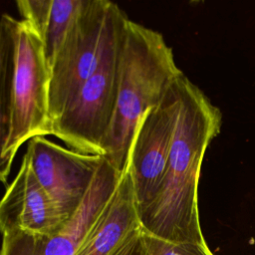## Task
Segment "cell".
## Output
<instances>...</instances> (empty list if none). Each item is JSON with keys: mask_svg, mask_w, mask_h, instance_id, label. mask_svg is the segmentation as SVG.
Segmentation results:
<instances>
[{"mask_svg": "<svg viewBox=\"0 0 255 255\" xmlns=\"http://www.w3.org/2000/svg\"><path fill=\"white\" fill-rule=\"evenodd\" d=\"M51 69L39 33L26 21L0 20V177L10 173L21 145L52 134L49 113Z\"/></svg>", "mask_w": 255, "mask_h": 255, "instance_id": "cell-2", "label": "cell"}, {"mask_svg": "<svg viewBox=\"0 0 255 255\" xmlns=\"http://www.w3.org/2000/svg\"><path fill=\"white\" fill-rule=\"evenodd\" d=\"M117 255H148L142 236V230L136 233Z\"/></svg>", "mask_w": 255, "mask_h": 255, "instance_id": "cell-13", "label": "cell"}, {"mask_svg": "<svg viewBox=\"0 0 255 255\" xmlns=\"http://www.w3.org/2000/svg\"><path fill=\"white\" fill-rule=\"evenodd\" d=\"M177 86L179 108L167 164L155 194L138 210L139 221L144 233L164 241L205 244L198 183L204 154L220 132L222 116L184 74Z\"/></svg>", "mask_w": 255, "mask_h": 255, "instance_id": "cell-1", "label": "cell"}, {"mask_svg": "<svg viewBox=\"0 0 255 255\" xmlns=\"http://www.w3.org/2000/svg\"><path fill=\"white\" fill-rule=\"evenodd\" d=\"M128 18L116 3L111 2L99 66L53 125L52 135L62 140L70 149L104 155L103 144L117 106L122 48Z\"/></svg>", "mask_w": 255, "mask_h": 255, "instance_id": "cell-4", "label": "cell"}, {"mask_svg": "<svg viewBox=\"0 0 255 255\" xmlns=\"http://www.w3.org/2000/svg\"><path fill=\"white\" fill-rule=\"evenodd\" d=\"M177 79L160 104L139 120L133 134L128 164L138 210L151 200L165 171L179 108Z\"/></svg>", "mask_w": 255, "mask_h": 255, "instance_id": "cell-7", "label": "cell"}, {"mask_svg": "<svg viewBox=\"0 0 255 255\" xmlns=\"http://www.w3.org/2000/svg\"><path fill=\"white\" fill-rule=\"evenodd\" d=\"M110 4L109 0H87L50 65L49 113L52 128L99 66Z\"/></svg>", "mask_w": 255, "mask_h": 255, "instance_id": "cell-5", "label": "cell"}, {"mask_svg": "<svg viewBox=\"0 0 255 255\" xmlns=\"http://www.w3.org/2000/svg\"><path fill=\"white\" fill-rule=\"evenodd\" d=\"M68 220L40 184L25 152L0 204L1 231L51 236Z\"/></svg>", "mask_w": 255, "mask_h": 255, "instance_id": "cell-9", "label": "cell"}, {"mask_svg": "<svg viewBox=\"0 0 255 255\" xmlns=\"http://www.w3.org/2000/svg\"><path fill=\"white\" fill-rule=\"evenodd\" d=\"M140 230L137 201L128 164L113 195L86 232L75 255H117Z\"/></svg>", "mask_w": 255, "mask_h": 255, "instance_id": "cell-10", "label": "cell"}, {"mask_svg": "<svg viewBox=\"0 0 255 255\" xmlns=\"http://www.w3.org/2000/svg\"><path fill=\"white\" fill-rule=\"evenodd\" d=\"M142 236L148 255H214L207 243H172L148 235L143 231Z\"/></svg>", "mask_w": 255, "mask_h": 255, "instance_id": "cell-12", "label": "cell"}, {"mask_svg": "<svg viewBox=\"0 0 255 255\" xmlns=\"http://www.w3.org/2000/svg\"><path fill=\"white\" fill-rule=\"evenodd\" d=\"M121 175L105 156L83 202L58 232L51 236L2 232L1 255H75L86 232L113 195Z\"/></svg>", "mask_w": 255, "mask_h": 255, "instance_id": "cell-8", "label": "cell"}, {"mask_svg": "<svg viewBox=\"0 0 255 255\" xmlns=\"http://www.w3.org/2000/svg\"><path fill=\"white\" fill-rule=\"evenodd\" d=\"M86 3L87 0H52L45 25L40 33L49 66Z\"/></svg>", "mask_w": 255, "mask_h": 255, "instance_id": "cell-11", "label": "cell"}, {"mask_svg": "<svg viewBox=\"0 0 255 255\" xmlns=\"http://www.w3.org/2000/svg\"><path fill=\"white\" fill-rule=\"evenodd\" d=\"M182 74L163 36L128 18L117 106L103 144L104 156L119 172L123 173L128 165L139 120L149 109L160 104Z\"/></svg>", "mask_w": 255, "mask_h": 255, "instance_id": "cell-3", "label": "cell"}, {"mask_svg": "<svg viewBox=\"0 0 255 255\" xmlns=\"http://www.w3.org/2000/svg\"><path fill=\"white\" fill-rule=\"evenodd\" d=\"M26 153L40 184L68 219L83 202L105 160L104 155L76 151L43 135L29 140Z\"/></svg>", "mask_w": 255, "mask_h": 255, "instance_id": "cell-6", "label": "cell"}]
</instances>
